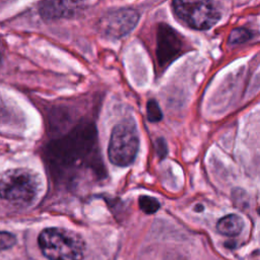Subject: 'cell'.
<instances>
[{
	"label": "cell",
	"instance_id": "cell-4",
	"mask_svg": "<svg viewBox=\"0 0 260 260\" xmlns=\"http://www.w3.org/2000/svg\"><path fill=\"white\" fill-rule=\"evenodd\" d=\"M173 9L185 24L195 29H207L221 17L216 0H173Z\"/></svg>",
	"mask_w": 260,
	"mask_h": 260
},
{
	"label": "cell",
	"instance_id": "cell-9",
	"mask_svg": "<svg viewBox=\"0 0 260 260\" xmlns=\"http://www.w3.org/2000/svg\"><path fill=\"white\" fill-rule=\"evenodd\" d=\"M138 203H139L140 209L147 214H152L156 212L160 206L159 202L154 197H151L148 195L140 196L138 199Z\"/></svg>",
	"mask_w": 260,
	"mask_h": 260
},
{
	"label": "cell",
	"instance_id": "cell-12",
	"mask_svg": "<svg viewBox=\"0 0 260 260\" xmlns=\"http://www.w3.org/2000/svg\"><path fill=\"white\" fill-rule=\"evenodd\" d=\"M16 243V238L9 232H0V251L12 248Z\"/></svg>",
	"mask_w": 260,
	"mask_h": 260
},
{
	"label": "cell",
	"instance_id": "cell-10",
	"mask_svg": "<svg viewBox=\"0 0 260 260\" xmlns=\"http://www.w3.org/2000/svg\"><path fill=\"white\" fill-rule=\"evenodd\" d=\"M146 116L150 122H158L162 119V112L155 100H149L146 104Z\"/></svg>",
	"mask_w": 260,
	"mask_h": 260
},
{
	"label": "cell",
	"instance_id": "cell-8",
	"mask_svg": "<svg viewBox=\"0 0 260 260\" xmlns=\"http://www.w3.org/2000/svg\"><path fill=\"white\" fill-rule=\"evenodd\" d=\"M244 226L242 217L237 214H228L221 217L216 223V230L219 234L228 237L238 236Z\"/></svg>",
	"mask_w": 260,
	"mask_h": 260
},
{
	"label": "cell",
	"instance_id": "cell-13",
	"mask_svg": "<svg viewBox=\"0 0 260 260\" xmlns=\"http://www.w3.org/2000/svg\"><path fill=\"white\" fill-rule=\"evenodd\" d=\"M155 144H156V146H158V147H157V152L159 153L160 156H161V155L164 156V155L166 154V152H167V146H166L165 140H164L162 138H159V139L156 140Z\"/></svg>",
	"mask_w": 260,
	"mask_h": 260
},
{
	"label": "cell",
	"instance_id": "cell-11",
	"mask_svg": "<svg viewBox=\"0 0 260 260\" xmlns=\"http://www.w3.org/2000/svg\"><path fill=\"white\" fill-rule=\"evenodd\" d=\"M252 31L247 29V28H243V27H239V28H235L229 38V43L231 44H241L244 43L246 41H248L249 39L252 38Z\"/></svg>",
	"mask_w": 260,
	"mask_h": 260
},
{
	"label": "cell",
	"instance_id": "cell-6",
	"mask_svg": "<svg viewBox=\"0 0 260 260\" xmlns=\"http://www.w3.org/2000/svg\"><path fill=\"white\" fill-rule=\"evenodd\" d=\"M139 14L131 8H121L105 14L100 20V30L111 39H120L128 35L137 24Z\"/></svg>",
	"mask_w": 260,
	"mask_h": 260
},
{
	"label": "cell",
	"instance_id": "cell-7",
	"mask_svg": "<svg viewBox=\"0 0 260 260\" xmlns=\"http://www.w3.org/2000/svg\"><path fill=\"white\" fill-rule=\"evenodd\" d=\"M85 6L84 0H45L40 5V14L45 19L68 18Z\"/></svg>",
	"mask_w": 260,
	"mask_h": 260
},
{
	"label": "cell",
	"instance_id": "cell-5",
	"mask_svg": "<svg viewBox=\"0 0 260 260\" xmlns=\"http://www.w3.org/2000/svg\"><path fill=\"white\" fill-rule=\"evenodd\" d=\"M156 44V58L160 68H166L186 48L183 36L166 23H161L158 26Z\"/></svg>",
	"mask_w": 260,
	"mask_h": 260
},
{
	"label": "cell",
	"instance_id": "cell-3",
	"mask_svg": "<svg viewBox=\"0 0 260 260\" xmlns=\"http://www.w3.org/2000/svg\"><path fill=\"white\" fill-rule=\"evenodd\" d=\"M138 147V131L132 119H126L113 128L108 148L109 159L113 165L118 167L131 165L136 158Z\"/></svg>",
	"mask_w": 260,
	"mask_h": 260
},
{
	"label": "cell",
	"instance_id": "cell-2",
	"mask_svg": "<svg viewBox=\"0 0 260 260\" xmlns=\"http://www.w3.org/2000/svg\"><path fill=\"white\" fill-rule=\"evenodd\" d=\"M42 179L32 170L19 168L0 177V198L19 205L34 203L42 191Z\"/></svg>",
	"mask_w": 260,
	"mask_h": 260
},
{
	"label": "cell",
	"instance_id": "cell-1",
	"mask_svg": "<svg viewBox=\"0 0 260 260\" xmlns=\"http://www.w3.org/2000/svg\"><path fill=\"white\" fill-rule=\"evenodd\" d=\"M43 255L49 260H82L85 243L82 237L70 230L47 228L38 238Z\"/></svg>",
	"mask_w": 260,
	"mask_h": 260
}]
</instances>
